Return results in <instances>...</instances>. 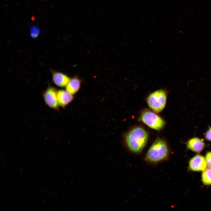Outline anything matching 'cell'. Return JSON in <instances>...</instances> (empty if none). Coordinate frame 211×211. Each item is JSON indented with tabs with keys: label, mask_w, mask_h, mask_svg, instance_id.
Segmentation results:
<instances>
[{
	"label": "cell",
	"mask_w": 211,
	"mask_h": 211,
	"mask_svg": "<svg viewBox=\"0 0 211 211\" xmlns=\"http://www.w3.org/2000/svg\"><path fill=\"white\" fill-rule=\"evenodd\" d=\"M148 134L142 127H134L125 135V141L127 147L131 152L139 153L144 149L147 143Z\"/></svg>",
	"instance_id": "6da1fadb"
},
{
	"label": "cell",
	"mask_w": 211,
	"mask_h": 211,
	"mask_svg": "<svg viewBox=\"0 0 211 211\" xmlns=\"http://www.w3.org/2000/svg\"><path fill=\"white\" fill-rule=\"evenodd\" d=\"M169 153V148L166 142L163 139H157L148 150L145 160L149 163H158L166 160Z\"/></svg>",
	"instance_id": "7a4b0ae2"
},
{
	"label": "cell",
	"mask_w": 211,
	"mask_h": 211,
	"mask_svg": "<svg viewBox=\"0 0 211 211\" xmlns=\"http://www.w3.org/2000/svg\"><path fill=\"white\" fill-rule=\"evenodd\" d=\"M167 93V91L162 89L150 93L146 99L147 103L149 108L156 113L163 110L166 104Z\"/></svg>",
	"instance_id": "3957f363"
},
{
	"label": "cell",
	"mask_w": 211,
	"mask_h": 211,
	"mask_svg": "<svg viewBox=\"0 0 211 211\" xmlns=\"http://www.w3.org/2000/svg\"><path fill=\"white\" fill-rule=\"evenodd\" d=\"M139 120L149 128L156 130H160L165 125L164 120L156 113L145 110L141 113Z\"/></svg>",
	"instance_id": "277c9868"
},
{
	"label": "cell",
	"mask_w": 211,
	"mask_h": 211,
	"mask_svg": "<svg viewBox=\"0 0 211 211\" xmlns=\"http://www.w3.org/2000/svg\"><path fill=\"white\" fill-rule=\"evenodd\" d=\"M57 91L54 87L49 86L43 93V96L47 106L53 109L58 110L59 105L57 98Z\"/></svg>",
	"instance_id": "5b68a950"
},
{
	"label": "cell",
	"mask_w": 211,
	"mask_h": 211,
	"mask_svg": "<svg viewBox=\"0 0 211 211\" xmlns=\"http://www.w3.org/2000/svg\"><path fill=\"white\" fill-rule=\"evenodd\" d=\"M207 166L206 159L203 156L199 155L193 157L189 163L190 169L194 171H203L206 169Z\"/></svg>",
	"instance_id": "8992f818"
},
{
	"label": "cell",
	"mask_w": 211,
	"mask_h": 211,
	"mask_svg": "<svg viewBox=\"0 0 211 211\" xmlns=\"http://www.w3.org/2000/svg\"><path fill=\"white\" fill-rule=\"evenodd\" d=\"M57 96L59 106L63 108L65 107L69 104L74 98L73 95L66 90L61 89L57 91Z\"/></svg>",
	"instance_id": "52a82bcc"
},
{
	"label": "cell",
	"mask_w": 211,
	"mask_h": 211,
	"mask_svg": "<svg viewBox=\"0 0 211 211\" xmlns=\"http://www.w3.org/2000/svg\"><path fill=\"white\" fill-rule=\"evenodd\" d=\"M52 79L55 84L60 87L66 86L70 79L67 76L64 74L55 72H52Z\"/></svg>",
	"instance_id": "ba28073f"
},
{
	"label": "cell",
	"mask_w": 211,
	"mask_h": 211,
	"mask_svg": "<svg viewBox=\"0 0 211 211\" xmlns=\"http://www.w3.org/2000/svg\"><path fill=\"white\" fill-rule=\"evenodd\" d=\"M204 143L203 141L197 137L193 138L187 142V146L190 150L196 152H200L203 149Z\"/></svg>",
	"instance_id": "9c48e42d"
},
{
	"label": "cell",
	"mask_w": 211,
	"mask_h": 211,
	"mask_svg": "<svg viewBox=\"0 0 211 211\" xmlns=\"http://www.w3.org/2000/svg\"><path fill=\"white\" fill-rule=\"evenodd\" d=\"M81 85L80 80L77 77H74L70 79L66 86V90L70 93L73 95L79 90Z\"/></svg>",
	"instance_id": "30bf717a"
},
{
	"label": "cell",
	"mask_w": 211,
	"mask_h": 211,
	"mask_svg": "<svg viewBox=\"0 0 211 211\" xmlns=\"http://www.w3.org/2000/svg\"><path fill=\"white\" fill-rule=\"evenodd\" d=\"M202 180L205 185L211 184V168L205 169L203 171L202 174Z\"/></svg>",
	"instance_id": "8fae6325"
},
{
	"label": "cell",
	"mask_w": 211,
	"mask_h": 211,
	"mask_svg": "<svg viewBox=\"0 0 211 211\" xmlns=\"http://www.w3.org/2000/svg\"><path fill=\"white\" fill-rule=\"evenodd\" d=\"M40 30L39 28L36 25H32L30 28V34L31 37L34 38H37L39 35Z\"/></svg>",
	"instance_id": "7c38bea8"
},
{
	"label": "cell",
	"mask_w": 211,
	"mask_h": 211,
	"mask_svg": "<svg viewBox=\"0 0 211 211\" xmlns=\"http://www.w3.org/2000/svg\"><path fill=\"white\" fill-rule=\"evenodd\" d=\"M206 160L207 165L211 168V152H208L206 156Z\"/></svg>",
	"instance_id": "4fadbf2b"
},
{
	"label": "cell",
	"mask_w": 211,
	"mask_h": 211,
	"mask_svg": "<svg viewBox=\"0 0 211 211\" xmlns=\"http://www.w3.org/2000/svg\"><path fill=\"white\" fill-rule=\"evenodd\" d=\"M205 138L208 140L211 141V128H210L206 132Z\"/></svg>",
	"instance_id": "5bb4252c"
}]
</instances>
